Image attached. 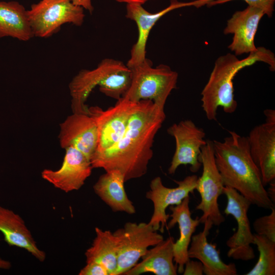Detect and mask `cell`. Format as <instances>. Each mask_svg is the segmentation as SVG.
Returning a JSON list of instances; mask_svg holds the SVG:
<instances>
[{
	"instance_id": "6da1fadb",
	"label": "cell",
	"mask_w": 275,
	"mask_h": 275,
	"mask_svg": "<svg viewBox=\"0 0 275 275\" xmlns=\"http://www.w3.org/2000/svg\"><path fill=\"white\" fill-rule=\"evenodd\" d=\"M165 119L163 108L142 100L122 136L109 148L94 153L90 159L93 169L118 171L125 182L145 175L153 155L154 138Z\"/></svg>"
},
{
	"instance_id": "7a4b0ae2",
	"label": "cell",
	"mask_w": 275,
	"mask_h": 275,
	"mask_svg": "<svg viewBox=\"0 0 275 275\" xmlns=\"http://www.w3.org/2000/svg\"><path fill=\"white\" fill-rule=\"evenodd\" d=\"M222 141H213L215 163L225 186L230 187L259 208L271 209L260 171L251 155L247 137L229 131Z\"/></svg>"
},
{
	"instance_id": "3957f363",
	"label": "cell",
	"mask_w": 275,
	"mask_h": 275,
	"mask_svg": "<svg viewBox=\"0 0 275 275\" xmlns=\"http://www.w3.org/2000/svg\"><path fill=\"white\" fill-rule=\"evenodd\" d=\"M257 62L268 64L272 71L275 69L273 53L264 47H258L256 51L246 58L238 59L235 54L228 53L215 61L209 79L201 92L202 107L207 118L216 120L219 106L227 114L233 113L237 102L234 99L233 80L242 69Z\"/></svg>"
},
{
	"instance_id": "277c9868",
	"label": "cell",
	"mask_w": 275,
	"mask_h": 275,
	"mask_svg": "<svg viewBox=\"0 0 275 275\" xmlns=\"http://www.w3.org/2000/svg\"><path fill=\"white\" fill-rule=\"evenodd\" d=\"M130 69L131 84L122 98L133 102L150 100L164 108L169 95L177 88L178 73L165 64L153 67L151 61L147 58Z\"/></svg>"
},
{
	"instance_id": "5b68a950",
	"label": "cell",
	"mask_w": 275,
	"mask_h": 275,
	"mask_svg": "<svg viewBox=\"0 0 275 275\" xmlns=\"http://www.w3.org/2000/svg\"><path fill=\"white\" fill-rule=\"evenodd\" d=\"M200 160L203 166L201 176L198 178L196 189L201 196V201L196 207L202 212L199 218L204 228L210 230L213 225L219 226L225 218L218 204V197L223 194L224 184L215 163L213 142L207 140L201 148Z\"/></svg>"
},
{
	"instance_id": "8992f818",
	"label": "cell",
	"mask_w": 275,
	"mask_h": 275,
	"mask_svg": "<svg viewBox=\"0 0 275 275\" xmlns=\"http://www.w3.org/2000/svg\"><path fill=\"white\" fill-rule=\"evenodd\" d=\"M84 9L70 0H41L27 10L34 37L47 38L64 24L80 26L85 17Z\"/></svg>"
},
{
	"instance_id": "52a82bcc",
	"label": "cell",
	"mask_w": 275,
	"mask_h": 275,
	"mask_svg": "<svg viewBox=\"0 0 275 275\" xmlns=\"http://www.w3.org/2000/svg\"><path fill=\"white\" fill-rule=\"evenodd\" d=\"M118 243V265L115 275L124 274L133 267L150 246L163 240L149 223L127 222L113 232Z\"/></svg>"
},
{
	"instance_id": "ba28073f",
	"label": "cell",
	"mask_w": 275,
	"mask_h": 275,
	"mask_svg": "<svg viewBox=\"0 0 275 275\" xmlns=\"http://www.w3.org/2000/svg\"><path fill=\"white\" fill-rule=\"evenodd\" d=\"M223 194L227 199L224 210L226 215H232L237 224V231L227 241L229 248L227 256L235 260L247 261L255 258L254 251L251 244H254V236L251 229L248 212L251 202L235 189L224 186Z\"/></svg>"
},
{
	"instance_id": "9c48e42d",
	"label": "cell",
	"mask_w": 275,
	"mask_h": 275,
	"mask_svg": "<svg viewBox=\"0 0 275 275\" xmlns=\"http://www.w3.org/2000/svg\"><path fill=\"white\" fill-rule=\"evenodd\" d=\"M142 100L133 102L121 98L105 110L95 106L88 107V114L96 124L98 141L96 151L105 150L123 134L132 115L140 108Z\"/></svg>"
},
{
	"instance_id": "30bf717a",
	"label": "cell",
	"mask_w": 275,
	"mask_h": 275,
	"mask_svg": "<svg viewBox=\"0 0 275 275\" xmlns=\"http://www.w3.org/2000/svg\"><path fill=\"white\" fill-rule=\"evenodd\" d=\"M169 134L175 140L176 148L170 166V174L175 173L181 165H190V171L197 172L202 163L200 160L201 148L206 144L204 130L190 120L174 123L167 129Z\"/></svg>"
},
{
	"instance_id": "8fae6325",
	"label": "cell",
	"mask_w": 275,
	"mask_h": 275,
	"mask_svg": "<svg viewBox=\"0 0 275 275\" xmlns=\"http://www.w3.org/2000/svg\"><path fill=\"white\" fill-rule=\"evenodd\" d=\"M212 1L213 0H195L182 2L178 0H171L169 6L154 13L148 12L142 5L126 4L125 16L127 18L134 21L138 29V39L131 48L130 57L126 65L129 68H132L146 59V45L148 37L151 30L160 18L174 10L189 6L199 8L207 5Z\"/></svg>"
},
{
	"instance_id": "7c38bea8",
	"label": "cell",
	"mask_w": 275,
	"mask_h": 275,
	"mask_svg": "<svg viewBox=\"0 0 275 275\" xmlns=\"http://www.w3.org/2000/svg\"><path fill=\"white\" fill-rule=\"evenodd\" d=\"M265 122L254 127L247 137L252 158L264 186L275 180V111L266 109Z\"/></svg>"
},
{
	"instance_id": "4fadbf2b",
	"label": "cell",
	"mask_w": 275,
	"mask_h": 275,
	"mask_svg": "<svg viewBox=\"0 0 275 275\" xmlns=\"http://www.w3.org/2000/svg\"><path fill=\"white\" fill-rule=\"evenodd\" d=\"M198 178L197 175H193L181 181H175L178 186L174 188L165 186L158 176L151 181L150 189L146 193V197L153 203V212L148 223L155 230L164 232L170 217L169 214L166 213L167 208L180 204L190 193H193L196 189Z\"/></svg>"
},
{
	"instance_id": "5bb4252c",
	"label": "cell",
	"mask_w": 275,
	"mask_h": 275,
	"mask_svg": "<svg viewBox=\"0 0 275 275\" xmlns=\"http://www.w3.org/2000/svg\"><path fill=\"white\" fill-rule=\"evenodd\" d=\"M66 152L62 164L57 170L45 169L42 178L54 187L65 193L79 189L91 175L90 160L77 149L70 147Z\"/></svg>"
},
{
	"instance_id": "9a60e30c",
	"label": "cell",
	"mask_w": 275,
	"mask_h": 275,
	"mask_svg": "<svg viewBox=\"0 0 275 275\" xmlns=\"http://www.w3.org/2000/svg\"><path fill=\"white\" fill-rule=\"evenodd\" d=\"M59 139L62 148H75L90 160L98 145L95 122L89 114L73 113L60 124Z\"/></svg>"
},
{
	"instance_id": "2e32d148",
	"label": "cell",
	"mask_w": 275,
	"mask_h": 275,
	"mask_svg": "<svg viewBox=\"0 0 275 275\" xmlns=\"http://www.w3.org/2000/svg\"><path fill=\"white\" fill-rule=\"evenodd\" d=\"M124 64L121 61L106 58L92 70L79 71L69 85L73 113L88 114L85 102L91 92L97 86H101L109 75Z\"/></svg>"
},
{
	"instance_id": "e0dca14e",
	"label": "cell",
	"mask_w": 275,
	"mask_h": 275,
	"mask_svg": "<svg viewBox=\"0 0 275 275\" xmlns=\"http://www.w3.org/2000/svg\"><path fill=\"white\" fill-rule=\"evenodd\" d=\"M264 15L261 10L248 6L242 10L236 11L228 20L224 33L233 35L228 48L236 56L257 50L258 47L254 42L255 36Z\"/></svg>"
},
{
	"instance_id": "ac0fdd59",
	"label": "cell",
	"mask_w": 275,
	"mask_h": 275,
	"mask_svg": "<svg viewBox=\"0 0 275 275\" xmlns=\"http://www.w3.org/2000/svg\"><path fill=\"white\" fill-rule=\"evenodd\" d=\"M189 196L184 198L182 202L177 205L170 206L172 213L169 216L171 220L167 224L168 230L173 228L178 224L180 236L173 245L174 261L178 266L177 271L183 273L185 263L189 259L188 249L193 233L199 225L198 217L193 219L189 207Z\"/></svg>"
},
{
	"instance_id": "d6986e66",
	"label": "cell",
	"mask_w": 275,
	"mask_h": 275,
	"mask_svg": "<svg viewBox=\"0 0 275 275\" xmlns=\"http://www.w3.org/2000/svg\"><path fill=\"white\" fill-rule=\"evenodd\" d=\"M0 232L9 245L25 250L39 261H45V252L37 246L22 218L13 210L2 206H0Z\"/></svg>"
},
{
	"instance_id": "ffe728a7",
	"label": "cell",
	"mask_w": 275,
	"mask_h": 275,
	"mask_svg": "<svg viewBox=\"0 0 275 275\" xmlns=\"http://www.w3.org/2000/svg\"><path fill=\"white\" fill-rule=\"evenodd\" d=\"M209 230L204 228L200 233L193 235L188 249L189 259L200 261L206 275H236L237 270L234 263L226 264L221 259L216 245L209 243L207 236Z\"/></svg>"
},
{
	"instance_id": "44dd1931",
	"label": "cell",
	"mask_w": 275,
	"mask_h": 275,
	"mask_svg": "<svg viewBox=\"0 0 275 275\" xmlns=\"http://www.w3.org/2000/svg\"><path fill=\"white\" fill-rule=\"evenodd\" d=\"M174 239L170 236L148 249L137 263L124 275H139L151 272L156 275H176L178 266L174 264Z\"/></svg>"
},
{
	"instance_id": "7402d4cb",
	"label": "cell",
	"mask_w": 275,
	"mask_h": 275,
	"mask_svg": "<svg viewBox=\"0 0 275 275\" xmlns=\"http://www.w3.org/2000/svg\"><path fill=\"white\" fill-rule=\"evenodd\" d=\"M124 176L118 171H106L93 185L95 193L114 212L129 214L135 212L133 203L129 199L124 188Z\"/></svg>"
},
{
	"instance_id": "603a6c76",
	"label": "cell",
	"mask_w": 275,
	"mask_h": 275,
	"mask_svg": "<svg viewBox=\"0 0 275 275\" xmlns=\"http://www.w3.org/2000/svg\"><path fill=\"white\" fill-rule=\"evenodd\" d=\"M34 37L24 7L17 1H0V38L28 41Z\"/></svg>"
},
{
	"instance_id": "cb8c5ba5",
	"label": "cell",
	"mask_w": 275,
	"mask_h": 275,
	"mask_svg": "<svg viewBox=\"0 0 275 275\" xmlns=\"http://www.w3.org/2000/svg\"><path fill=\"white\" fill-rule=\"evenodd\" d=\"M95 237L85 252L86 263L96 262L103 265L110 275H115L118 265V240L110 230L95 228Z\"/></svg>"
},
{
	"instance_id": "d4e9b609",
	"label": "cell",
	"mask_w": 275,
	"mask_h": 275,
	"mask_svg": "<svg viewBox=\"0 0 275 275\" xmlns=\"http://www.w3.org/2000/svg\"><path fill=\"white\" fill-rule=\"evenodd\" d=\"M254 244L259 253V259L254 267L245 275L275 274V242L266 237L254 234Z\"/></svg>"
},
{
	"instance_id": "484cf974",
	"label": "cell",
	"mask_w": 275,
	"mask_h": 275,
	"mask_svg": "<svg viewBox=\"0 0 275 275\" xmlns=\"http://www.w3.org/2000/svg\"><path fill=\"white\" fill-rule=\"evenodd\" d=\"M269 214L257 218L253 223L256 234L263 235L275 242V208L271 209Z\"/></svg>"
},
{
	"instance_id": "4316f807",
	"label": "cell",
	"mask_w": 275,
	"mask_h": 275,
	"mask_svg": "<svg viewBox=\"0 0 275 275\" xmlns=\"http://www.w3.org/2000/svg\"><path fill=\"white\" fill-rule=\"evenodd\" d=\"M233 0H213L207 6L212 7L219 4L226 3ZM249 6L257 8L261 10L268 17L272 16L274 11L275 0H243Z\"/></svg>"
},
{
	"instance_id": "83f0119b",
	"label": "cell",
	"mask_w": 275,
	"mask_h": 275,
	"mask_svg": "<svg viewBox=\"0 0 275 275\" xmlns=\"http://www.w3.org/2000/svg\"><path fill=\"white\" fill-rule=\"evenodd\" d=\"M79 275H110L107 269L102 264L96 262H87L80 269Z\"/></svg>"
},
{
	"instance_id": "f1b7e54d",
	"label": "cell",
	"mask_w": 275,
	"mask_h": 275,
	"mask_svg": "<svg viewBox=\"0 0 275 275\" xmlns=\"http://www.w3.org/2000/svg\"><path fill=\"white\" fill-rule=\"evenodd\" d=\"M203 266L200 261L191 260L190 259L184 265L183 275H202Z\"/></svg>"
},
{
	"instance_id": "f546056e",
	"label": "cell",
	"mask_w": 275,
	"mask_h": 275,
	"mask_svg": "<svg viewBox=\"0 0 275 275\" xmlns=\"http://www.w3.org/2000/svg\"><path fill=\"white\" fill-rule=\"evenodd\" d=\"M74 4L82 7L84 10L92 14L94 11L92 0H70Z\"/></svg>"
},
{
	"instance_id": "4dcf8cb0",
	"label": "cell",
	"mask_w": 275,
	"mask_h": 275,
	"mask_svg": "<svg viewBox=\"0 0 275 275\" xmlns=\"http://www.w3.org/2000/svg\"><path fill=\"white\" fill-rule=\"evenodd\" d=\"M269 186L267 191V195L271 201L274 204L275 203V180L270 182Z\"/></svg>"
},
{
	"instance_id": "1f68e13d",
	"label": "cell",
	"mask_w": 275,
	"mask_h": 275,
	"mask_svg": "<svg viewBox=\"0 0 275 275\" xmlns=\"http://www.w3.org/2000/svg\"><path fill=\"white\" fill-rule=\"evenodd\" d=\"M115 1L121 3H126V4H139L143 5L146 2L151 0H115Z\"/></svg>"
},
{
	"instance_id": "d6a6232c",
	"label": "cell",
	"mask_w": 275,
	"mask_h": 275,
	"mask_svg": "<svg viewBox=\"0 0 275 275\" xmlns=\"http://www.w3.org/2000/svg\"><path fill=\"white\" fill-rule=\"evenodd\" d=\"M12 267V263L10 261L2 258L0 256V269L9 270Z\"/></svg>"
}]
</instances>
